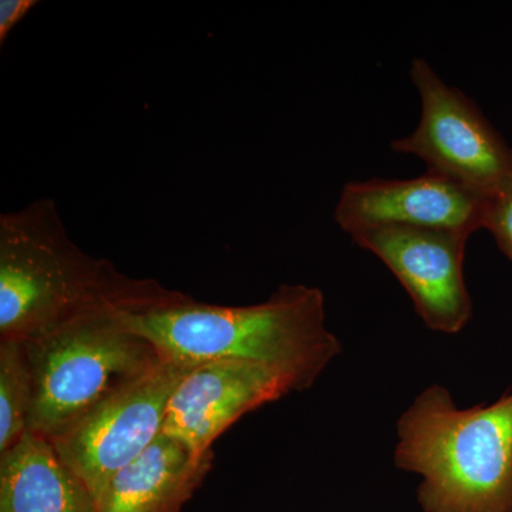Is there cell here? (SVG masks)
<instances>
[{
    "label": "cell",
    "mask_w": 512,
    "mask_h": 512,
    "mask_svg": "<svg viewBox=\"0 0 512 512\" xmlns=\"http://www.w3.org/2000/svg\"><path fill=\"white\" fill-rule=\"evenodd\" d=\"M117 315L165 357L258 363L291 379L298 392L311 389L342 353L328 326L325 295L316 286L285 284L266 301L247 306L198 302L168 289L156 301Z\"/></svg>",
    "instance_id": "obj_1"
},
{
    "label": "cell",
    "mask_w": 512,
    "mask_h": 512,
    "mask_svg": "<svg viewBox=\"0 0 512 512\" xmlns=\"http://www.w3.org/2000/svg\"><path fill=\"white\" fill-rule=\"evenodd\" d=\"M33 375L25 345L0 340V456L28 433Z\"/></svg>",
    "instance_id": "obj_12"
},
{
    "label": "cell",
    "mask_w": 512,
    "mask_h": 512,
    "mask_svg": "<svg viewBox=\"0 0 512 512\" xmlns=\"http://www.w3.org/2000/svg\"><path fill=\"white\" fill-rule=\"evenodd\" d=\"M410 79L420 96V121L392 150L487 198L511 185L512 148L480 107L423 57L413 60Z\"/></svg>",
    "instance_id": "obj_5"
},
{
    "label": "cell",
    "mask_w": 512,
    "mask_h": 512,
    "mask_svg": "<svg viewBox=\"0 0 512 512\" xmlns=\"http://www.w3.org/2000/svg\"><path fill=\"white\" fill-rule=\"evenodd\" d=\"M33 375L28 430L53 441L164 359L117 309H101L23 343Z\"/></svg>",
    "instance_id": "obj_4"
},
{
    "label": "cell",
    "mask_w": 512,
    "mask_h": 512,
    "mask_svg": "<svg viewBox=\"0 0 512 512\" xmlns=\"http://www.w3.org/2000/svg\"><path fill=\"white\" fill-rule=\"evenodd\" d=\"M37 5H39L37 0H2L0 2V45L8 40L10 32Z\"/></svg>",
    "instance_id": "obj_14"
},
{
    "label": "cell",
    "mask_w": 512,
    "mask_h": 512,
    "mask_svg": "<svg viewBox=\"0 0 512 512\" xmlns=\"http://www.w3.org/2000/svg\"><path fill=\"white\" fill-rule=\"evenodd\" d=\"M484 229L493 235L495 244L512 264V184L488 197Z\"/></svg>",
    "instance_id": "obj_13"
},
{
    "label": "cell",
    "mask_w": 512,
    "mask_h": 512,
    "mask_svg": "<svg viewBox=\"0 0 512 512\" xmlns=\"http://www.w3.org/2000/svg\"><path fill=\"white\" fill-rule=\"evenodd\" d=\"M379 258L412 299L427 329L457 335L473 318L464 261L470 237L454 232L370 228L350 235Z\"/></svg>",
    "instance_id": "obj_7"
},
{
    "label": "cell",
    "mask_w": 512,
    "mask_h": 512,
    "mask_svg": "<svg viewBox=\"0 0 512 512\" xmlns=\"http://www.w3.org/2000/svg\"><path fill=\"white\" fill-rule=\"evenodd\" d=\"M164 291L77 247L49 198L0 214V340L29 342L87 313L138 308Z\"/></svg>",
    "instance_id": "obj_2"
},
{
    "label": "cell",
    "mask_w": 512,
    "mask_h": 512,
    "mask_svg": "<svg viewBox=\"0 0 512 512\" xmlns=\"http://www.w3.org/2000/svg\"><path fill=\"white\" fill-rule=\"evenodd\" d=\"M296 392L291 379L258 363H200L171 396L163 431L204 454L242 416Z\"/></svg>",
    "instance_id": "obj_9"
},
{
    "label": "cell",
    "mask_w": 512,
    "mask_h": 512,
    "mask_svg": "<svg viewBox=\"0 0 512 512\" xmlns=\"http://www.w3.org/2000/svg\"><path fill=\"white\" fill-rule=\"evenodd\" d=\"M212 461V450L192 453L163 431L104 485L97 512H180L210 473Z\"/></svg>",
    "instance_id": "obj_10"
},
{
    "label": "cell",
    "mask_w": 512,
    "mask_h": 512,
    "mask_svg": "<svg viewBox=\"0 0 512 512\" xmlns=\"http://www.w3.org/2000/svg\"><path fill=\"white\" fill-rule=\"evenodd\" d=\"M396 439L394 466L420 477L423 512H512V390L460 407L430 384L400 414Z\"/></svg>",
    "instance_id": "obj_3"
},
{
    "label": "cell",
    "mask_w": 512,
    "mask_h": 512,
    "mask_svg": "<svg viewBox=\"0 0 512 512\" xmlns=\"http://www.w3.org/2000/svg\"><path fill=\"white\" fill-rule=\"evenodd\" d=\"M198 365L164 357L147 375L50 441L64 466L80 478L94 498L114 474L136 460L163 433L171 396Z\"/></svg>",
    "instance_id": "obj_6"
},
{
    "label": "cell",
    "mask_w": 512,
    "mask_h": 512,
    "mask_svg": "<svg viewBox=\"0 0 512 512\" xmlns=\"http://www.w3.org/2000/svg\"><path fill=\"white\" fill-rule=\"evenodd\" d=\"M0 512H97V507L50 441L28 431L0 456Z\"/></svg>",
    "instance_id": "obj_11"
},
{
    "label": "cell",
    "mask_w": 512,
    "mask_h": 512,
    "mask_svg": "<svg viewBox=\"0 0 512 512\" xmlns=\"http://www.w3.org/2000/svg\"><path fill=\"white\" fill-rule=\"evenodd\" d=\"M487 197L430 173L406 180L370 178L343 187L335 222L346 234L370 228L454 232L467 237L484 229Z\"/></svg>",
    "instance_id": "obj_8"
}]
</instances>
